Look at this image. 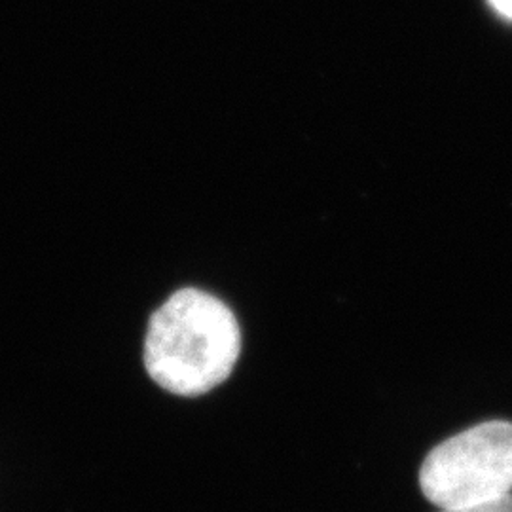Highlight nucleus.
Returning a JSON list of instances; mask_svg holds the SVG:
<instances>
[{
	"mask_svg": "<svg viewBox=\"0 0 512 512\" xmlns=\"http://www.w3.org/2000/svg\"><path fill=\"white\" fill-rule=\"evenodd\" d=\"M241 351L230 308L213 294L183 289L150 317L143 361L154 384L179 397H198L222 384Z\"/></svg>",
	"mask_w": 512,
	"mask_h": 512,
	"instance_id": "1",
	"label": "nucleus"
},
{
	"mask_svg": "<svg viewBox=\"0 0 512 512\" xmlns=\"http://www.w3.org/2000/svg\"><path fill=\"white\" fill-rule=\"evenodd\" d=\"M420 486L439 509L512 494L511 421H486L444 440L423 461Z\"/></svg>",
	"mask_w": 512,
	"mask_h": 512,
	"instance_id": "2",
	"label": "nucleus"
},
{
	"mask_svg": "<svg viewBox=\"0 0 512 512\" xmlns=\"http://www.w3.org/2000/svg\"><path fill=\"white\" fill-rule=\"evenodd\" d=\"M439 512H512V494L499 497V499H494V501L476 503V505L439 509Z\"/></svg>",
	"mask_w": 512,
	"mask_h": 512,
	"instance_id": "3",
	"label": "nucleus"
},
{
	"mask_svg": "<svg viewBox=\"0 0 512 512\" xmlns=\"http://www.w3.org/2000/svg\"><path fill=\"white\" fill-rule=\"evenodd\" d=\"M497 14L512 19V0H488Z\"/></svg>",
	"mask_w": 512,
	"mask_h": 512,
	"instance_id": "4",
	"label": "nucleus"
}]
</instances>
